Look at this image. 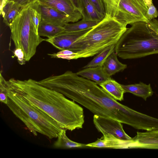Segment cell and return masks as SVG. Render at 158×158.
Masks as SVG:
<instances>
[{
    "instance_id": "cell-1",
    "label": "cell",
    "mask_w": 158,
    "mask_h": 158,
    "mask_svg": "<svg viewBox=\"0 0 158 158\" xmlns=\"http://www.w3.org/2000/svg\"><path fill=\"white\" fill-rule=\"evenodd\" d=\"M52 88L80 104L94 114L128 124L132 109L119 103L95 82L67 71L56 75Z\"/></svg>"
},
{
    "instance_id": "cell-2",
    "label": "cell",
    "mask_w": 158,
    "mask_h": 158,
    "mask_svg": "<svg viewBox=\"0 0 158 158\" xmlns=\"http://www.w3.org/2000/svg\"><path fill=\"white\" fill-rule=\"evenodd\" d=\"M6 86L15 91L33 106L45 112L62 129L70 131L82 128L84 123L83 108L61 93L37 83L31 79L11 78Z\"/></svg>"
},
{
    "instance_id": "cell-3",
    "label": "cell",
    "mask_w": 158,
    "mask_h": 158,
    "mask_svg": "<svg viewBox=\"0 0 158 158\" xmlns=\"http://www.w3.org/2000/svg\"><path fill=\"white\" fill-rule=\"evenodd\" d=\"M131 24L115 45L118 56L128 59L158 54V21L154 19Z\"/></svg>"
},
{
    "instance_id": "cell-4",
    "label": "cell",
    "mask_w": 158,
    "mask_h": 158,
    "mask_svg": "<svg viewBox=\"0 0 158 158\" xmlns=\"http://www.w3.org/2000/svg\"><path fill=\"white\" fill-rule=\"evenodd\" d=\"M127 26L106 15L74 42L68 50L76 53L77 59L92 56L106 47L115 45L127 30Z\"/></svg>"
},
{
    "instance_id": "cell-5",
    "label": "cell",
    "mask_w": 158,
    "mask_h": 158,
    "mask_svg": "<svg viewBox=\"0 0 158 158\" xmlns=\"http://www.w3.org/2000/svg\"><path fill=\"white\" fill-rule=\"evenodd\" d=\"M6 87L8 96L7 106L34 135L37 136L38 133L50 139L57 138L62 128L54 120L7 87L6 84Z\"/></svg>"
},
{
    "instance_id": "cell-6",
    "label": "cell",
    "mask_w": 158,
    "mask_h": 158,
    "mask_svg": "<svg viewBox=\"0 0 158 158\" xmlns=\"http://www.w3.org/2000/svg\"><path fill=\"white\" fill-rule=\"evenodd\" d=\"M30 6L23 8L9 27L15 48L22 50L26 61L30 60L38 46L44 41L39 36L31 21Z\"/></svg>"
},
{
    "instance_id": "cell-7",
    "label": "cell",
    "mask_w": 158,
    "mask_h": 158,
    "mask_svg": "<svg viewBox=\"0 0 158 158\" xmlns=\"http://www.w3.org/2000/svg\"><path fill=\"white\" fill-rule=\"evenodd\" d=\"M148 9L139 0H120L114 18L126 25L139 22H148Z\"/></svg>"
},
{
    "instance_id": "cell-8",
    "label": "cell",
    "mask_w": 158,
    "mask_h": 158,
    "mask_svg": "<svg viewBox=\"0 0 158 158\" xmlns=\"http://www.w3.org/2000/svg\"><path fill=\"white\" fill-rule=\"evenodd\" d=\"M93 121L96 128L103 135L110 134L124 140L132 138L124 131L122 123L118 120L94 114Z\"/></svg>"
},
{
    "instance_id": "cell-9",
    "label": "cell",
    "mask_w": 158,
    "mask_h": 158,
    "mask_svg": "<svg viewBox=\"0 0 158 158\" xmlns=\"http://www.w3.org/2000/svg\"><path fill=\"white\" fill-rule=\"evenodd\" d=\"M39 2L53 8L64 14L74 23L82 19V16L72 0H37Z\"/></svg>"
},
{
    "instance_id": "cell-10",
    "label": "cell",
    "mask_w": 158,
    "mask_h": 158,
    "mask_svg": "<svg viewBox=\"0 0 158 158\" xmlns=\"http://www.w3.org/2000/svg\"><path fill=\"white\" fill-rule=\"evenodd\" d=\"M33 3L40 14L41 21L63 27L72 23L69 17L60 11L37 1Z\"/></svg>"
},
{
    "instance_id": "cell-11",
    "label": "cell",
    "mask_w": 158,
    "mask_h": 158,
    "mask_svg": "<svg viewBox=\"0 0 158 158\" xmlns=\"http://www.w3.org/2000/svg\"><path fill=\"white\" fill-rule=\"evenodd\" d=\"M92 28L76 31H64L54 37L44 39V41L59 50L69 49L74 42Z\"/></svg>"
},
{
    "instance_id": "cell-12",
    "label": "cell",
    "mask_w": 158,
    "mask_h": 158,
    "mask_svg": "<svg viewBox=\"0 0 158 158\" xmlns=\"http://www.w3.org/2000/svg\"><path fill=\"white\" fill-rule=\"evenodd\" d=\"M132 139L131 148L158 149V130L137 132Z\"/></svg>"
},
{
    "instance_id": "cell-13",
    "label": "cell",
    "mask_w": 158,
    "mask_h": 158,
    "mask_svg": "<svg viewBox=\"0 0 158 158\" xmlns=\"http://www.w3.org/2000/svg\"><path fill=\"white\" fill-rule=\"evenodd\" d=\"M77 4L83 20L100 21L105 17L98 12L90 0H77Z\"/></svg>"
},
{
    "instance_id": "cell-14",
    "label": "cell",
    "mask_w": 158,
    "mask_h": 158,
    "mask_svg": "<svg viewBox=\"0 0 158 158\" xmlns=\"http://www.w3.org/2000/svg\"><path fill=\"white\" fill-rule=\"evenodd\" d=\"M76 73L80 76L95 82L98 85L111 78L105 73L102 66L85 68Z\"/></svg>"
},
{
    "instance_id": "cell-15",
    "label": "cell",
    "mask_w": 158,
    "mask_h": 158,
    "mask_svg": "<svg viewBox=\"0 0 158 158\" xmlns=\"http://www.w3.org/2000/svg\"><path fill=\"white\" fill-rule=\"evenodd\" d=\"M24 7L13 1H7L0 9L3 21L9 27L13 21Z\"/></svg>"
},
{
    "instance_id": "cell-16",
    "label": "cell",
    "mask_w": 158,
    "mask_h": 158,
    "mask_svg": "<svg viewBox=\"0 0 158 158\" xmlns=\"http://www.w3.org/2000/svg\"><path fill=\"white\" fill-rule=\"evenodd\" d=\"M117 56L114 51L108 57L102 65L104 71L109 77L123 71L127 68V64L119 61Z\"/></svg>"
},
{
    "instance_id": "cell-17",
    "label": "cell",
    "mask_w": 158,
    "mask_h": 158,
    "mask_svg": "<svg viewBox=\"0 0 158 158\" xmlns=\"http://www.w3.org/2000/svg\"><path fill=\"white\" fill-rule=\"evenodd\" d=\"M125 93H130L137 96L142 98L145 101L151 96L153 92L150 84L147 85L140 82L138 84L128 85H121Z\"/></svg>"
},
{
    "instance_id": "cell-18",
    "label": "cell",
    "mask_w": 158,
    "mask_h": 158,
    "mask_svg": "<svg viewBox=\"0 0 158 158\" xmlns=\"http://www.w3.org/2000/svg\"><path fill=\"white\" fill-rule=\"evenodd\" d=\"M106 93L116 100H123L124 90L120 84L111 78L98 84Z\"/></svg>"
},
{
    "instance_id": "cell-19",
    "label": "cell",
    "mask_w": 158,
    "mask_h": 158,
    "mask_svg": "<svg viewBox=\"0 0 158 158\" xmlns=\"http://www.w3.org/2000/svg\"><path fill=\"white\" fill-rule=\"evenodd\" d=\"M65 31L64 27L41 21L38 28V34L40 36L52 38Z\"/></svg>"
},
{
    "instance_id": "cell-20",
    "label": "cell",
    "mask_w": 158,
    "mask_h": 158,
    "mask_svg": "<svg viewBox=\"0 0 158 158\" xmlns=\"http://www.w3.org/2000/svg\"><path fill=\"white\" fill-rule=\"evenodd\" d=\"M65 129H62L58 134L57 139L54 143L53 147L57 148H72L86 147V144L74 142L68 138Z\"/></svg>"
},
{
    "instance_id": "cell-21",
    "label": "cell",
    "mask_w": 158,
    "mask_h": 158,
    "mask_svg": "<svg viewBox=\"0 0 158 158\" xmlns=\"http://www.w3.org/2000/svg\"><path fill=\"white\" fill-rule=\"evenodd\" d=\"M115 45L110 46L100 52L88 63L83 68L84 69L102 66L108 57L114 51Z\"/></svg>"
},
{
    "instance_id": "cell-22",
    "label": "cell",
    "mask_w": 158,
    "mask_h": 158,
    "mask_svg": "<svg viewBox=\"0 0 158 158\" xmlns=\"http://www.w3.org/2000/svg\"><path fill=\"white\" fill-rule=\"evenodd\" d=\"M98 21H85L81 19L78 22L69 23H67L64 26L65 31H76L92 28L100 22Z\"/></svg>"
},
{
    "instance_id": "cell-23",
    "label": "cell",
    "mask_w": 158,
    "mask_h": 158,
    "mask_svg": "<svg viewBox=\"0 0 158 158\" xmlns=\"http://www.w3.org/2000/svg\"><path fill=\"white\" fill-rule=\"evenodd\" d=\"M105 9L106 15L114 18L120 0H102Z\"/></svg>"
},
{
    "instance_id": "cell-24",
    "label": "cell",
    "mask_w": 158,
    "mask_h": 158,
    "mask_svg": "<svg viewBox=\"0 0 158 158\" xmlns=\"http://www.w3.org/2000/svg\"><path fill=\"white\" fill-rule=\"evenodd\" d=\"M52 58H61L68 60L76 59V53L68 49L60 50L56 53L48 54Z\"/></svg>"
},
{
    "instance_id": "cell-25",
    "label": "cell",
    "mask_w": 158,
    "mask_h": 158,
    "mask_svg": "<svg viewBox=\"0 0 158 158\" xmlns=\"http://www.w3.org/2000/svg\"><path fill=\"white\" fill-rule=\"evenodd\" d=\"M30 9L31 21L38 31L39 26L41 21L40 14L34 3L30 5Z\"/></svg>"
},
{
    "instance_id": "cell-26",
    "label": "cell",
    "mask_w": 158,
    "mask_h": 158,
    "mask_svg": "<svg viewBox=\"0 0 158 158\" xmlns=\"http://www.w3.org/2000/svg\"><path fill=\"white\" fill-rule=\"evenodd\" d=\"M6 81L2 73L0 74V100L1 102L6 105L8 102V96L6 87Z\"/></svg>"
},
{
    "instance_id": "cell-27",
    "label": "cell",
    "mask_w": 158,
    "mask_h": 158,
    "mask_svg": "<svg viewBox=\"0 0 158 158\" xmlns=\"http://www.w3.org/2000/svg\"><path fill=\"white\" fill-rule=\"evenodd\" d=\"M158 16V11L153 3L148 6L146 18L148 21Z\"/></svg>"
},
{
    "instance_id": "cell-28",
    "label": "cell",
    "mask_w": 158,
    "mask_h": 158,
    "mask_svg": "<svg viewBox=\"0 0 158 158\" xmlns=\"http://www.w3.org/2000/svg\"><path fill=\"white\" fill-rule=\"evenodd\" d=\"M98 12L104 16L106 15L104 7L102 0H90Z\"/></svg>"
},
{
    "instance_id": "cell-29",
    "label": "cell",
    "mask_w": 158,
    "mask_h": 158,
    "mask_svg": "<svg viewBox=\"0 0 158 158\" xmlns=\"http://www.w3.org/2000/svg\"><path fill=\"white\" fill-rule=\"evenodd\" d=\"M15 56L17 58L18 61L21 65L24 64L26 61L24 59V53L21 49H15L14 51Z\"/></svg>"
},
{
    "instance_id": "cell-30",
    "label": "cell",
    "mask_w": 158,
    "mask_h": 158,
    "mask_svg": "<svg viewBox=\"0 0 158 158\" xmlns=\"http://www.w3.org/2000/svg\"><path fill=\"white\" fill-rule=\"evenodd\" d=\"M37 0H8L13 1L23 7H25L35 2Z\"/></svg>"
},
{
    "instance_id": "cell-31",
    "label": "cell",
    "mask_w": 158,
    "mask_h": 158,
    "mask_svg": "<svg viewBox=\"0 0 158 158\" xmlns=\"http://www.w3.org/2000/svg\"><path fill=\"white\" fill-rule=\"evenodd\" d=\"M143 5L147 7L148 6L147 5L145 2L144 0H139Z\"/></svg>"
},
{
    "instance_id": "cell-32",
    "label": "cell",
    "mask_w": 158,
    "mask_h": 158,
    "mask_svg": "<svg viewBox=\"0 0 158 158\" xmlns=\"http://www.w3.org/2000/svg\"><path fill=\"white\" fill-rule=\"evenodd\" d=\"M76 6L77 7V0H72ZM78 8V7H77Z\"/></svg>"
}]
</instances>
